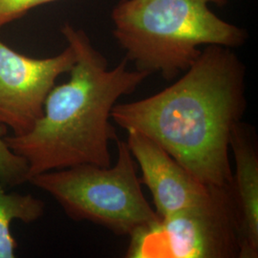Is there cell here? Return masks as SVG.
<instances>
[{
	"label": "cell",
	"instance_id": "obj_1",
	"mask_svg": "<svg viewBox=\"0 0 258 258\" xmlns=\"http://www.w3.org/2000/svg\"><path fill=\"white\" fill-rule=\"evenodd\" d=\"M245 75L231 48L207 45L181 79L146 99L116 103L111 118L154 141L201 182L229 185L231 131L247 106Z\"/></svg>",
	"mask_w": 258,
	"mask_h": 258
},
{
	"label": "cell",
	"instance_id": "obj_2",
	"mask_svg": "<svg viewBox=\"0 0 258 258\" xmlns=\"http://www.w3.org/2000/svg\"><path fill=\"white\" fill-rule=\"evenodd\" d=\"M76 61L67 83L48 94L43 114L26 134L5 136V142L28 165L33 176L80 165L110 166L109 144L117 141L111 112L120 97L134 92L150 76L128 70L124 58L108 70L106 58L83 30L61 28Z\"/></svg>",
	"mask_w": 258,
	"mask_h": 258
},
{
	"label": "cell",
	"instance_id": "obj_3",
	"mask_svg": "<svg viewBox=\"0 0 258 258\" xmlns=\"http://www.w3.org/2000/svg\"><path fill=\"white\" fill-rule=\"evenodd\" d=\"M227 0H121L112 11L113 35L139 71L171 81L198 58L200 46L235 48L247 32L218 18L210 4Z\"/></svg>",
	"mask_w": 258,
	"mask_h": 258
},
{
	"label": "cell",
	"instance_id": "obj_4",
	"mask_svg": "<svg viewBox=\"0 0 258 258\" xmlns=\"http://www.w3.org/2000/svg\"><path fill=\"white\" fill-rule=\"evenodd\" d=\"M116 143L118 158L113 166H71L33 176L28 182L51 195L72 220L131 235L160 217L144 195L126 142L118 139Z\"/></svg>",
	"mask_w": 258,
	"mask_h": 258
},
{
	"label": "cell",
	"instance_id": "obj_5",
	"mask_svg": "<svg viewBox=\"0 0 258 258\" xmlns=\"http://www.w3.org/2000/svg\"><path fill=\"white\" fill-rule=\"evenodd\" d=\"M129 236V258L238 257L231 184L212 185L202 203L159 218Z\"/></svg>",
	"mask_w": 258,
	"mask_h": 258
},
{
	"label": "cell",
	"instance_id": "obj_6",
	"mask_svg": "<svg viewBox=\"0 0 258 258\" xmlns=\"http://www.w3.org/2000/svg\"><path fill=\"white\" fill-rule=\"evenodd\" d=\"M75 61L70 45L55 56L34 58L14 51L0 39V125L14 136L29 132L41 118L56 79L70 72Z\"/></svg>",
	"mask_w": 258,
	"mask_h": 258
},
{
	"label": "cell",
	"instance_id": "obj_7",
	"mask_svg": "<svg viewBox=\"0 0 258 258\" xmlns=\"http://www.w3.org/2000/svg\"><path fill=\"white\" fill-rule=\"evenodd\" d=\"M126 144L141 169V183L148 187L160 218L202 203L212 184L197 179L157 143L129 130Z\"/></svg>",
	"mask_w": 258,
	"mask_h": 258
},
{
	"label": "cell",
	"instance_id": "obj_8",
	"mask_svg": "<svg viewBox=\"0 0 258 258\" xmlns=\"http://www.w3.org/2000/svg\"><path fill=\"white\" fill-rule=\"evenodd\" d=\"M230 148L234 158L231 194L237 222L239 258L258 257V152L254 133L237 122Z\"/></svg>",
	"mask_w": 258,
	"mask_h": 258
},
{
	"label": "cell",
	"instance_id": "obj_9",
	"mask_svg": "<svg viewBox=\"0 0 258 258\" xmlns=\"http://www.w3.org/2000/svg\"><path fill=\"white\" fill-rule=\"evenodd\" d=\"M0 184V258L17 256L18 242L11 231L15 220L32 224L40 219L45 211V204L32 194L7 192Z\"/></svg>",
	"mask_w": 258,
	"mask_h": 258
},
{
	"label": "cell",
	"instance_id": "obj_10",
	"mask_svg": "<svg viewBox=\"0 0 258 258\" xmlns=\"http://www.w3.org/2000/svg\"><path fill=\"white\" fill-rule=\"evenodd\" d=\"M7 131V127L0 125V184L9 188L28 182V165L6 144Z\"/></svg>",
	"mask_w": 258,
	"mask_h": 258
},
{
	"label": "cell",
	"instance_id": "obj_11",
	"mask_svg": "<svg viewBox=\"0 0 258 258\" xmlns=\"http://www.w3.org/2000/svg\"><path fill=\"white\" fill-rule=\"evenodd\" d=\"M57 0H0V28L23 17L28 11Z\"/></svg>",
	"mask_w": 258,
	"mask_h": 258
}]
</instances>
